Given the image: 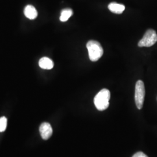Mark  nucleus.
<instances>
[{
	"instance_id": "1",
	"label": "nucleus",
	"mask_w": 157,
	"mask_h": 157,
	"mask_svg": "<svg viewBox=\"0 0 157 157\" xmlns=\"http://www.w3.org/2000/svg\"><path fill=\"white\" fill-rule=\"evenodd\" d=\"M110 97L111 93L108 89H104L99 91L94 99V103L96 108L101 111L105 110L109 107Z\"/></svg>"
},
{
	"instance_id": "2",
	"label": "nucleus",
	"mask_w": 157,
	"mask_h": 157,
	"mask_svg": "<svg viewBox=\"0 0 157 157\" xmlns=\"http://www.w3.org/2000/svg\"><path fill=\"white\" fill-rule=\"evenodd\" d=\"M86 47L89 51V58L91 61H97L102 56L104 50L99 42L95 40H90L87 43Z\"/></svg>"
},
{
	"instance_id": "3",
	"label": "nucleus",
	"mask_w": 157,
	"mask_h": 157,
	"mask_svg": "<svg viewBox=\"0 0 157 157\" xmlns=\"http://www.w3.org/2000/svg\"><path fill=\"white\" fill-rule=\"evenodd\" d=\"M145 93V87L143 82L138 80L135 86V99L136 105L139 109H141L143 106Z\"/></svg>"
},
{
	"instance_id": "4",
	"label": "nucleus",
	"mask_w": 157,
	"mask_h": 157,
	"mask_svg": "<svg viewBox=\"0 0 157 157\" xmlns=\"http://www.w3.org/2000/svg\"><path fill=\"white\" fill-rule=\"evenodd\" d=\"M157 41V34L152 29H148L144 34L143 37L139 41L138 45L140 47H149L155 44Z\"/></svg>"
},
{
	"instance_id": "5",
	"label": "nucleus",
	"mask_w": 157,
	"mask_h": 157,
	"mask_svg": "<svg viewBox=\"0 0 157 157\" xmlns=\"http://www.w3.org/2000/svg\"><path fill=\"white\" fill-rule=\"evenodd\" d=\"M40 135L43 140H48L52 135V129L50 124L44 122L41 124L39 128Z\"/></svg>"
},
{
	"instance_id": "6",
	"label": "nucleus",
	"mask_w": 157,
	"mask_h": 157,
	"mask_svg": "<svg viewBox=\"0 0 157 157\" xmlns=\"http://www.w3.org/2000/svg\"><path fill=\"white\" fill-rule=\"evenodd\" d=\"M40 67L43 69L50 70L54 67V62L47 57H43L40 59L39 62Z\"/></svg>"
},
{
	"instance_id": "7",
	"label": "nucleus",
	"mask_w": 157,
	"mask_h": 157,
	"mask_svg": "<svg viewBox=\"0 0 157 157\" xmlns=\"http://www.w3.org/2000/svg\"><path fill=\"white\" fill-rule=\"evenodd\" d=\"M24 14L25 17L29 19H34L37 17V11L33 6H27L24 10Z\"/></svg>"
},
{
	"instance_id": "8",
	"label": "nucleus",
	"mask_w": 157,
	"mask_h": 157,
	"mask_svg": "<svg viewBox=\"0 0 157 157\" xmlns=\"http://www.w3.org/2000/svg\"><path fill=\"white\" fill-rule=\"evenodd\" d=\"M108 9L113 13L121 14L125 10V6L122 4H120L116 2H111L108 6Z\"/></svg>"
},
{
	"instance_id": "9",
	"label": "nucleus",
	"mask_w": 157,
	"mask_h": 157,
	"mask_svg": "<svg viewBox=\"0 0 157 157\" xmlns=\"http://www.w3.org/2000/svg\"><path fill=\"white\" fill-rule=\"evenodd\" d=\"M72 14H73V11L71 9L67 8V9L63 10L61 13L59 19L61 22H66L72 15Z\"/></svg>"
},
{
	"instance_id": "10",
	"label": "nucleus",
	"mask_w": 157,
	"mask_h": 157,
	"mask_svg": "<svg viewBox=\"0 0 157 157\" xmlns=\"http://www.w3.org/2000/svg\"><path fill=\"white\" fill-rule=\"evenodd\" d=\"M7 126V119L5 117L0 118V132H3L6 130Z\"/></svg>"
},
{
	"instance_id": "11",
	"label": "nucleus",
	"mask_w": 157,
	"mask_h": 157,
	"mask_svg": "<svg viewBox=\"0 0 157 157\" xmlns=\"http://www.w3.org/2000/svg\"><path fill=\"white\" fill-rule=\"evenodd\" d=\"M132 157H148V156L143 152L140 151L136 152Z\"/></svg>"
}]
</instances>
